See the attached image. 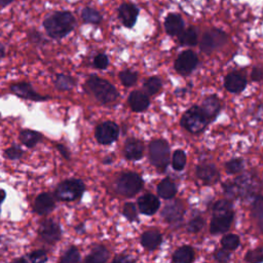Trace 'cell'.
<instances>
[{"label":"cell","mask_w":263,"mask_h":263,"mask_svg":"<svg viewBox=\"0 0 263 263\" xmlns=\"http://www.w3.org/2000/svg\"><path fill=\"white\" fill-rule=\"evenodd\" d=\"M43 26L50 37L59 39L73 30L75 17L70 11H55L44 20Z\"/></svg>","instance_id":"6da1fadb"},{"label":"cell","mask_w":263,"mask_h":263,"mask_svg":"<svg viewBox=\"0 0 263 263\" xmlns=\"http://www.w3.org/2000/svg\"><path fill=\"white\" fill-rule=\"evenodd\" d=\"M210 122L203 111L198 106L189 108L181 118V125L191 134L201 133Z\"/></svg>","instance_id":"7a4b0ae2"},{"label":"cell","mask_w":263,"mask_h":263,"mask_svg":"<svg viewBox=\"0 0 263 263\" xmlns=\"http://www.w3.org/2000/svg\"><path fill=\"white\" fill-rule=\"evenodd\" d=\"M87 85L93 96L103 104H110L118 97L116 88L107 80L102 78L92 76L87 80Z\"/></svg>","instance_id":"3957f363"},{"label":"cell","mask_w":263,"mask_h":263,"mask_svg":"<svg viewBox=\"0 0 263 263\" xmlns=\"http://www.w3.org/2000/svg\"><path fill=\"white\" fill-rule=\"evenodd\" d=\"M149 158L157 168H165L170 160V146L164 140H154L149 146Z\"/></svg>","instance_id":"277c9868"},{"label":"cell","mask_w":263,"mask_h":263,"mask_svg":"<svg viewBox=\"0 0 263 263\" xmlns=\"http://www.w3.org/2000/svg\"><path fill=\"white\" fill-rule=\"evenodd\" d=\"M143 187L141 177L136 173L122 174L116 183L117 191L124 196H133L137 194Z\"/></svg>","instance_id":"5b68a950"},{"label":"cell","mask_w":263,"mask_h":263,"mask_svg":"<svg viewBox=\"0 0 263 263\" xmlns=\"http://www.w3.org/2000/svg\"><path fill=\"white\" fill-rule=\"evenodd\" d=\"M84 191V185L80 180L71 179L62 182L57 190L55 196L65 201H71L79 198Z\"/></svg>","instance_id":"8992f818"},{"label":"cell","mask_w":263,"mask_h":263,"mask_svg":"<svg viewBox=\"0 0 263 263\" xmlns=\"http://www.w3.org/2000/svg\"><path fill=\"white\" fill-rule=\"evenodd\" d=\"M227 41V35L220 29H212L205 32L200 40L199 46L201 51L210 53L224 45Z\"/></svg>","instance_id":"52a82bcc"},{"label":"cell","mask_w":263,"mask_h":263,"mask_svg":"<svg viewBox=\"0 0 263 263\" xmlns=\"http://www.w3.org/2000/svg\"><path fill=\"white\" fill-rule=\"evenodd\" d=\"M198 58L192 50H185L179 54L175 62V69L182 75L190 74L197 66Z\"/></svg>","instance_id":"ba28073f"},{"label":"cell","mask_w":263,"mask_h":263,"mask_svg":"<svg viewBox=\"0 0 263 263\" xmlns=\"http://www.w3.org/2000/svg\"><path fill=\"white\" fill-rule=\"evenodd\" d=\"M119 134V128L116 123L112 121H106L98 125L96 129V138L99 143L107 145L114 142Z\"/></svg>","instance_id":"9c48e42d"},{"label":"cell","mask_w":263,"mask_h":263,"mask_svg":"<svg viewBox=\"0 0 263 263\" xmlns=\"http://www.w3.org/2000/svg\"><path fill=\"white\" fill-rule=\"evenodd\" d=\"M39 235L45 242L54 243L61 237V228L55 222L46 220L39 227Z\"/></svg>","instance_id":"30bf717a"},{"label":"cell","mask_w":263,"mask_h":263,"mask_svg":"<svg viewBox=\"0 0 263 263\" xmlns=\"http://www.w3.org/2000/svg\"><path fill=\"white\" fill-rule=\"evenodd\" d=\"M139 15V8L133 3H122L118 7V17L126 28H133Z\"/></svg>","instance_id":"8fae6325"},{"label":"cell","mask_w":263,"mask_h":263,"mask_svg":"<svg viewBox=\"0 0 263 263\" xmlns=\"http://www.w3.org/2000/svg\"><path fill=\"white\" fill-rule=\"evenodd\" d=\"M237 196H251L256 190V180L250 175H241L234 181Z\"/></svg>","instance_id":"7c38bea8"},{"label":"cell","mask_w":263,"mask_h":263,"mask_svg":"<svg viewBox=\"0 0 263 263\" xmlns=\"http://www.w3.org/2000/svg\"><path fill=\"white\" fill-rule=\"evenodd\" d=\"M232 221H233V211L227 214L213 215V219L210 225V230L213 234L226 232L230 228Z\"/></svg>","instance_id":"4fadbf2b"},{"label":"cell","mask_w":263,"mask_h":263,"mask_svg":"<svg viewBox=\"0 0 263 263\" xmlns=\"http://www.w3.org/2000/svg\"><path fill=\"white\" fill-rule=\"evenodd\" d=\"M196 176L205 184H214L220 178L219 172L213 163H201L197 165Z\"/></svg>","instance_id":"5bb4252c"},{"label":"cell","mask_w":263,"mask_h":263,"mask_svg":"<svg viewBox=\"0 0 263 263\" xmlns=\"http://www.w3.org/2000/svg\"><path fill=\"white\" fill-rule=\"evenodd\" d=\"M162 217L164 220L168 223H178L182 220L184 215V208L183 204L176 200L172 203H168L164 206V209L161 212Z\"/></svg>","instance_id":"9a60e30c"},{"label":"cell","mask_w":263,"mask_h":263,"mask_svg":"<svg viewBox=\"0 0 263 263\" xmlns=\"http://www.w3.org/2000/svg\"><path fill=\"white\" fill-rule=\"evenodd\" d=\"M159 205H160V202L158 198L155 195L150 193L144 194L138 199L139 210L144 215H148V216L153 215L159 209Z\"/></svg>","instance_id":"2e32d148"},{"label":"cell","mask_w":263,"mask_h":263,"mask_svg":"<svg viewBox=\"0 0 263 263\" xmlns=\"http://www.w3.org/2000/svg\"><path fill=\"white\" fill-rule=\"evenodd\" d=\"M224 85L230 92H240L247 86V79L239 72H231L225 77Z\"/></svg>","instance_id":"e0dca14e"},{"label":"cell","mask_w":263,"mask_h":263,"mask_svg":"<svg viewBox=\"0 0 263 263\" xmlns=\"http://www.w3.org/2000/svg\"><path fill=\"white\" fill-rule=\"evenodd\" d=\"M11 91L14 95H16L17 97L28 99V100H33V101H44V100H46L45 97L38 95L33 89L31 84L26 83V82L16 83V84L11 85Z\"/></svg>","instance_id":"ac0fdd59"},{"label":"cell","mask_w":263,"mask_h":263,"mask_svg":"<svg viewBox=\"0 0 263 263\" xmlns=\"http://www.w3.org/2000/svg\"><path fill=\"white\" fill-rule=\"evenodd\" d=\"M54 208V198L50 193H41L36 197L34 210L39 215H45Z\"/></svg>","instance_id":"d6986e66"},{"label":"cell","mask_w":263,"mask_h":263,"mask_svg":"<svg viewBox=\"0 0 263 263\" xmlns=\"http://www.w3.org/2000/svg\"><path fill=\"white\" fill-rule=\"evenodd\" d=\"M164 28L168 35H179L184 29V22L179 14L170 13L164 20Z\"/></svg>","instance_id":"ffe728a7"},{"label":"cell","mask_w":263,"mask_h":263,"mask_svg":"<svg viewBox=\"0 0 263 263\" xmlns=\"http://www.w3.org/2000/svg\"><path fill=\"white\" fill-rule=\"evenodd\" d=\"M200 108L203 111V113L205 114V116L210 120H212L220 112L221 103L216 96H210L202 102V105L200 106Z\"/></svg>","instance_id":"44dd1931"},{"label":"cell","mask_w":263,"mask_h":263,"mask_svg":"<svg viewBox=\"0 0 263 263\" xmlns=\"http://www.w3.org/2000/svg\"><path fill=\"white\" fill-rule=\"evenodd\" d=\"M128 103L132 107V109L136 112H141L144 111L148 108L149 106V99L147 97L146 93L140 91V90H136L133 91L129 95L128 98Z\"/></svg>","instance_id":"7402d4cb"},{"label":"cell","mask_w":263,"mask_h":263,"mask_svg":"<svg viewBox=\"0 0 263 263\" xmlns=\"http://www.w3.org/2000/svg\"><path fill=\"white\" fill-rule=\"evenodd\" d=\"M143 152H144V146L141 141L132 139L126 142L124 147V154L127 159L138 160L143 156Z\"/></svg>","instance_id":"603a6c76"},{"label":"cell","mask_w":263,"mask_h":263,"mask_svg":"<svg viewBox=\"0 0 263 263\" xmlns=\"http://www.w3.org/2000/svg\"><path fill=\"white\" fill-rule=\"evenodd\" d=\"M161 234L157 230H148L141 237L142 246L149 251L155 250L161 243Z\"/></svg>","instance_id":"cb8c5ba5"},{"label":"cell","mask_w":263,"mask_h":263,"mask_svg":"<svg viewBox=\"0 0 263 263\" xmlns=\"http://www.w3.org/2000/svg\"><path fill=\"white\" fill-rule=\"evenodd\" d=\"M157 193L163 199L173 198L177 193V188L175 183L170 178L163 179L157 186Z\"/></svg>","instance_id":"d4e9b609"},{"label":"cell","mask_w":263,"mask_h":263,"mask_svg":"<svg viewBox=\"0 0 263 263\" xmlns=\"http://www.w3.org/2000/svg\"><path fill=\"white\" fill-rule=\"evenodd\" d=\"M194 260V251L190 246H183L179 248L173 255V262L175 263H190Z\"/></svg>","instance_id":"484cf974"},{"label":"cell","mask_w":263,"mask_h":263,"mask_svg":"<svg viewBox=\"0 0 263 263\" xmlns=\"http://www.w3.org/2000/svg\"><path fill=\"white\" fill-rule=\"evenodd\" d=\"M109 252L103 246H98L92 249L90 254L85 258V262L88 263H103L108 260Z\"/></svg>","instance_id":"4316f807"},{"label":"cell","mask_w":263,"mask_h":263,"mask_svg":"<svg viewBox=\"0 0 263 263\" xmlns=\"http://www.w3.org/2000/svg\"><path fill=\"white\" fill-rule=\"evenodd\" d=\"M252 215L263 233V196H257L252 203Z\"/></svg>","instance_id":"83f0119b"},{"label":"cell","mask_w":263,"mask_h":263,"mask_svg":"<svg viewBox=\"0 0 263 263\" xmlns=\"http://www.w3.org/2000/svg\"><path fill=\"white\" fill-rule=\"evenodd\" d=\"M179 41L182 45L193 46L197 43V33L193 27L183 30L179 34Z\"/></svg>","instance_id":"f1b7e54d"},{"label":"cell","mask_w":263,"mask_h":263,"mask_svg":"<svg viewBox=\"0 0 263 263\" xmlns=\"http://www.w3.org/2000/svg\"><path fill=\"white\" fill-rule=\"evenodd\" d=\"M41 138V135L37 132L31 130V129H24L20 134V139L24 145L27 147H33L35 146Z\"/></svg>","instance_id":"f546056e"},{"label":"cell","mask_w":263,"mask_h":263,"mask_svg":"<svg viewBox=\"0 0 263 263\" xmlns=\"http://www.w3.org/2000/svg\"><path fill=\"white\" fill-rule=\"evenodd\" d=\"M81 17L85 23L88 24H100L103 20L102 14L95 8L84 7L81 11Z\"/></svg>","instance_id":"4dcf8cb0"},{"label":"cell","mask_w":263,"mask_h":263,"mask_svg":"<svg viewBox=\"0 0 263 263\" xmlns=\"http://www.w3.org/2000/svg\"><path fill=\"white\" fill-rule=\"evenodd\" d=\"M186 164V154L183 150H176L173 154L172 165L176 171H182Z\"/></svg>","instance_id":"1f68e13d"},{"label":"cell","mask_w":263,"mask_h":263,"mask_svg":"<svg viewBox=\"0 0 263 263\" xmlns=\"http://www.w3.org/2000/svg\"><path fill=\"white\" fill-rule=\"evenodd\" d=\"M232 212V204L227 199H220L214 203L213 215H222Z\"/></svg>","instance_id":"d6a6232c"},{"label":"cell","mask_w":263,"mask_h":263,"mask_svg":"<svg viewBox=\"0 0 263 263\" xmlns=\"http://www.w3.org/2000/svg\"><path fill=\"white\" fill-rule=\"evenodd\" d=\"M144 88L147 93L155 95L161 88V80L158 77H150L144 83Z\"/></svg>","instance_id":"836d02e7"},{"label":"cell","mask_w":263,"mask_h":263,"mask_svg":"<svg viewBox=\"0 0 263 263\" xmlns=\"http://www.w3.org/2000/svg\"><path fill=\"white\" fill-rule=\"evenodd\" d=\"M221 245L223 248L233 251L239 246V237L236 234H227L221 239Z\"/></svg>","instance_id":"e575fe53"},{"label":"cell","mask_w":263,"mask_h":263,"mask_svg":"<svg viewBox=\"0 0 263 263\" xmlns=\"http://www.w3.org/2000/svg\"><path fill=\"white\" fill-rule=\"evenodd\" d=\"M55 85L59 89L62 90H68L73 87L74 85V80L72 77L65 75V74H60L57 76L55 79Z\"/></svg>","instance_id":"d590c367"},{"label":"cell","mask_w":263,"mask_h":263,"mask_svg":"<svg viewBox=\"0 0 263 263\" xmlns=\"http://www.w3.org/2000/svg\"><path fill=\"white\" fill-rule=\"evenodd\" d=\"M119 78L125 86H132L136 83V81L138 79V76H137V73L134 72V71L124 70V71L120 72Z\"/></svg>","instance_id":"8d00e7d4"},{"label":"cell","mask_w":263,"mask_h":263,"mask_svg":"<svg viewBox=\"0 0 263 263\" xmlns=\"http://www.w3.org/2000/svg\"><path fill=\"white\" fill-rule=\"evenodd\" d=\"M245 261L250 263L263 262V248L259 247L257 249L249 251L245 256Z\"/></svg>","instance_id":"74e56055"},{"label":"cell","mask_w":263,"mask_h":263,"mask_svg":"<svg viewBox=\"0 0 263 263\" xmlns=\"http://www.w3.org/2000/svg\"><path fill=\"white\" fill-rule=\"evenodd\" d=\"M243 167V161L240 158H234L226 162L225 168L228 174L239 173Z\"/></svg>","instance_id":"f35d334b"},{"label":"cell","mask_w":263,"mask_h":263,"mask_svg":"<svg viewBox=\"0 0 263 263\" xmlns=\"http://www.w3.org/2000/svg\"><path fill=\"white\" fill-rule=\"evenodd\" d=\"M80 260V255H79V251L75 248L72 247L70 248L65 255L62 257L61 261L63 263H72V262H78Z\"/></svg>","instance_id":"ab89813d"},{"label":"cell","mask_w":263,"mask_h":263,"mask_svg":"<svg viewBox=\"0 0 263 263\" xmlns=\"http://www.w3.org/2000/svg\"><path fill=\"white\" fill-rule=\"evenodd\" d=\"M203 225H204L203 219L201 217H195L192 220H190V222L188 223L187 230L189 232L196 233V232H198V231H200L202 229Z\"/></svg>","instance_id":"60d3db41"},{"label":"cell","mask_w":263,"mask_h":263,"mask_svg":"<svg viewBox=\"0 0 263 263\" xmlns=\"http://www.w3.org/2000/svg\"><path fill=\"white\" fill-rule=\"evenodd\" d=\"M123 214H124L125 218H127L130 221H134L135 219H137V216H138L136 205L132 202L125 203V205L123 208Z\"/></svg>","instance_id":"b9f144b4"},{"label":"cell","mask_w":263,"mask_h":263,"mask_svg":"<svg viewBox=\"0 0 263 263\" xmlns=\"http://www.w3.org/2000/svg\"><path fill=\"white\" fill-rule=\"evenodd\" d=\"M108 64H109V60H108L107 55L104 53H99L93 59V65L96 68L105 69V68H107Z\"/></svg>","instance_id":"7bdbcfd3"},{"label":"cell","mask_w":263,"mask_h":263,"mask_svg":"<svg viewBox=\"0 0 263 263\" xmlns=\"http://www.w3.org/2000/svg\"><path fill=\"white\" fill-rule=\"evenodd\" d=\"M214 257H215V260L218 262H227L230 260V252L229 250L222 248L216 251V253L214 254Z\"/></svg>","instance_id":"ee69618b"},{"label":"cell","mask_w":263,"mask_h":263,"mask_svg":"<svg viewBox=\"0 0 263 263\" xmlns=\"http://www.w3.org/2000/svg\"><path fill=\"white\" fill-rule=\"evenodd\" d=\"M29 260L32 262H45L47 260L46 253L43 250H37L29 254Z\"/></svg>","instance_id":"f6af8a7d"},{"label":"cell","mask_w":263,"mask_h":263,"mask_svg":"<svg viewBox=\"0 0 263 263\" xmlns=\"http://www.w3.org/2000/svg\"><path fill=\"white\" fill-rule=\"evenodd\" d=\"M23 150L18 146H12L5 150V155L9 159H17L22 156Z\"/></svg>","instance_id":"bcb514c9"},{"label":"cell","mask_w":263,"mask_h":263,"mask_svg":"<svg viewBox=\"0 0 263 263\" xmlns=\"http://www.w3.org/2000/svg\"><path fill=\"white\" fill-rule=\"evenodd\" d=\"M252 79L255 81H260L263 78V70L260 68H254L252 71Z\"/></svg>","instance_id":"7dc6e473"},{"label":"cell","mask_w":263,"mask_h":263,"mask_svg":"<svg viewBox=\"0 0 263 263\" xmlns=\"http://www.w3.org/2000/svg\"><path fill=\"white\" fill-rule=\"evenodd\" d=\"M130 261L129 258L127 257H122V256H118L116 258H114V262H128Z\"/></svg>","instance_id":"c3c4849f"},{"label":"cell","mask_w":263,"mask_h":263,"mask_svg":"<svg viewBox=\"0 0 263 263\" xmlns=\"http://www.w3.org/2000/svg\"><path fill=\"white\" fill-rule=\"evenodd\" d=\"M57 147H58V149L60 150V152L63 153V155L68 158V151L66 150V148H65L64 146H62V145H57Z\"/></svg>","instance_id":"681fc988"},{"label":"cell","mask_w":263,"mask_h":263,"mask_svg":"<svg viewBox=\"0 0 263 263\" xmlns=\"http://www.w3.org/2000/svg\"><path fill=\"white\" fill-rule=\"evenodd\" d=\"M13 0H0V7H3V6H6L8 4H10Z\"/></svg>","instance_id":"f907efd6"},{"label":"cell","mask_w":263,"mask_h":263,"mask_svg":"<svg viewBox=\"0 0 263 263\" xmlns=\"http://www.w3.org/2000/svg\"><path fill=\"white\" fill-rule=\"evenodd\" d=\"M5 54V49H4V46L0 43V59L3 58Z\"/></svg>","instance_id":"816d5d0a"},{"label":"cell","mask_w":263,"mask_h":263,"mask_svg":"<svg viewBox=\"0 0 263 263\" xmlns=\"http://www.w3.org/2000/svg\"><path fill=\"white\" fill-rule=\"evenodd\" d=\"M4 198H5V191L4 190H0V204H1V202L4 200Z\"/></svg>","instance_id":"f5cc1de1"}]
</instances>
